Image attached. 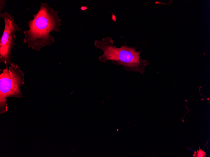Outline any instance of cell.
I'll use <instances>...</instances> for the list:
<instances>
[{"instance_id": "1", "label": "cell", "mask_w": 210, "mask_h": 157, "mask_svg": "<svg viewBox=\"0 0 210 157\" xmlns=\"http://www.w3.org/2000/svg\"><path fill=\"white\" fill-rule=\"evenodd\" d=\"M55 10L45 3L41 2L40 9L33 15V18L27 22L29 29L24 31L23 42L28 48L36 51L55 43V38L50 35L52 31L60 32L62 20Z\"/></svg>"}, {"instance_id": "2", "label": "cell", "mask_w": 210, "mask_h": 157, "mask_svg": "<svg viewBox=\"0 0 210 157\" xmlns=\"http://www.w3.org/2000/svg\"><path fill=\"white\" fill-rule=\"evenodd\" d=\"M114 44L113 38L109 36L100 41L95 40V46L103 52L99 57V61L105 63L110 60L118 66H122L126 71L143 74L146 67L150 63L140 58L142 50L137 51L136 47L128 46L125 42L120 47H117Z\"/></svg>"}, {"instance_id": "3", "label": "cell", "mask_w": 210, "mask_h": 157, "mask_svg": "<svg viewBox=\"0 0 210 157\" xmlns=\"http://www.w3.org/2000/svg\"><path fill=\"white\" fill-rule=\"evenodd\" d=\"M0 74V113L8 110L7 98L23 97L21 87L25 83L23 72L16 64L11 63Z\"/></svg>"}, {"instance_id": "4", "label": "cell", "mask_w": 210, "mask_h": 157, "mask_svg": "<svg viewBox=\"0 0 210 157\" xmlns=\"http://www.w3.org/2000/svg\"><path fill=\"white\" fill-rule=\"evenodd\" d=\"M4 23V31L0 39V63L7 66L12 62L11 54L15 43V34L21 31L20 27L17 24L14 17L7 12L0 15Z\"/></svg>"}, {"instance_id": "5", "label": "cell", "mask_w": 210, "mask_h": 157, "mask_svg": "<svg viewBox=\"0 0 210 157\" xmlns=\"http://www.w3.org/2000/svg\"><path fill=\"white\" fill-rule=\"evenodd\" d=\"M206 153L203 150L199 149L197 151H195L193 154V157H206Z\"/></svg>"}, {"instance_id": "6", "label": "cell", "mask_w": 210, "mask_h": 157, "mask_svg": "<svg viewBox=\"0 0 210 157\" xmlns=\"http://www.w3.org/2000/svg\"><path fill=\"white\" fill-rule=\"evenodd\" d=\"M6 5L5 0H0V15L2 14V12Z\"/></svg>"}]
</instances>
